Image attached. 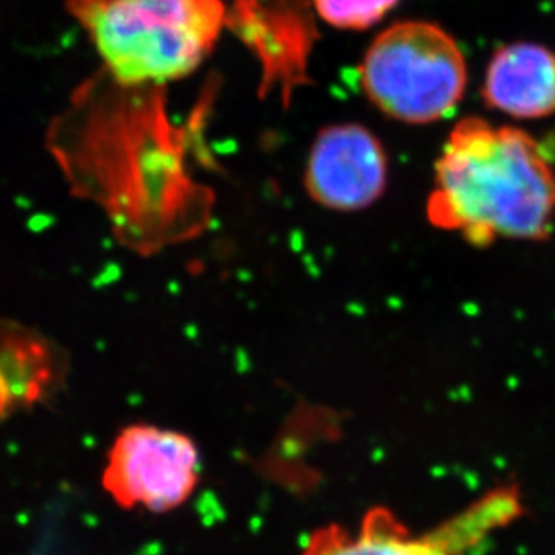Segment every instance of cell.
<instances>
[{"mask_svg":"<svg viewBox=\"0 0 555 555\" xmlns=\"http://www.w3.org/2000/svg\"><path fill=\"white\" fill-rule=\"evenodd\" d=\"M427 219L476 247L545 241L555 220L554 166L524 130L462 119L435 165Z\"/></svg>","mask_w":555,"mask_h":555,"instance_id":"1","label":"cell"},{"mask_svg":"<svg viewBox=\"0 0 555 555\" xmlns=\"http://www.w3.org/2000/svg\"><path fill=\"white\" fill-rule=\"evenodd\" d=\"M105 75L119 86L163 87L192 75L228 26L222 0H67Z\"/></svg>","mask_w":555,"mask_h":555,"instance_id":"2","label":"cell"},{"mask_svg":"<svg viewBox=\"0 0 555 555\" xmlns=\"http://www.w3.org/2000/svg\"><path fill=\"white\" fill-rule=\"evenodd\" d=\"M364 94L380 113L402 124L448 118L467 87L459 43L433 22H397L370 43L359 67Z\"/></svg>","mask_w":555,"mask_h":555,"instance_id":"3","label":"cell"},{"mask_svg":"<svg viewBox=\"0 0 555 555\" xmlns=\"http://www.w3.org/2000/svg\"><path fill=\"white\" fill-rule=\"evenodd\" d=\"M521 514L516 489H496L424 534H413L396 513L370 508L358 530L326 525L299 555H464Z\"/></svg>","mask_w":555,"mask_h":555,"instance_id":"4","label":"cell"},{"mask_svg":"<svg viewBox=\"0 0 555 555\" xmlns=\"http://www.w3.org/2000/svg\"><path fill=\"white\" fill-rule=\"evenodd\" d=\"M201 478V456L192 438L173 429L134 424L108 449L103 489L121 508L163 514L181 507Z\"/></svg>","mask_w":555,"mask_h":555,"instance_id":"5","label":"cell"},{"mask_svg":"<svg viewBox=\"0 0 555 555\" xmlns=\"http://www.w3.org/2000/svg\"><path fill=\"white\" fill-rule=\"evenodd\" d=\"M388 181L385 146L361 125H332L310 149L305 188L320 206L336 211L369 208Z\"/></svg>","mask_w":555,"mask_h":555,"instance_id":"6","label":"cell"},{"mask_svg":"<svg viewBox=\"0 0 555 555\" xmlns=\"http://www.w3.org/2000/svg\"><path fill=\"white\" fill-rule=\"evenodd\" d=\"M228 26L257 54L263 69L262 91L278 89L283 102L307 83L314 38L309 11L293 0H238L228 11Z\"/></svg>","mask_w":555,"mask_h":555,"instance_id":"7","label":"cell"},{"mask_svg":"<svg viewBox=\"0 0 555 555\" xmlns=\"http://www.w3.org/2000/svg\"><path fill=\"white\" fill-rule=\"evenodd\" d=\"M481 98L487 107L514 119L554 116V51L532 42L498 49L487 67Z\"/></svg>","mask_w":555,"mask_h":555,"instance_id":"8","label":"cell"},{"mask_svg":"<svg viewBox=\"0 0 555 555\" xmlns=\"http://www.w3.org/2000/svg\"><path fill=\"white\" fill-rule=\"evenodd\" d=\"M397 4L399 0H312L321 21L352 31L374 26Z\"/></svg>","mask_w":555,"mask_h":555,"instance_id":"9","label":"cell"}]
</instances>
